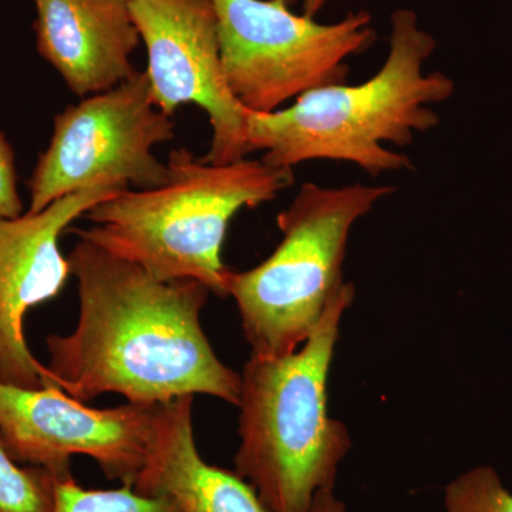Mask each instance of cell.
I'll return each mask as SVG.
<instances>
[{"label": "cell", "instance_id": "6da1fadb", "mask_svg": "<svg viewBox=\"0 0 512 512\" xmlns=\"http://www.w3.org/2000/svg\"><path fill=\"white\" fill-rule=\"evenodd\" d=\"M79 318L46 339L43 386L92 402L116 393L160 406L205 394L237 406L241 375L221 362L201 326L210 289L194 279L161 281L143 266L80 239L69 255Z\"/></svg>", "mask_w": 512, "mask_h": 512}, {"label": "cell", "instance_id": "7a4b0ae2", "mask_svg": "<svg viewBox=\"0 0 512 512\" xmlns=\"http://www.w3.org/2000/svg\"><path fill=\"white\" fill-rule=\"evenodd\" d=\"M390 22L389 55L367 82L312 90L272 113L249 111V144L254 153L265 151V164L345 161L372 177L413 170L407 154L384 143L410 146L417 133L439 126L431 106L450 99L456 86L446 74L424 73L436 40L420 28L413 10H394Z\"/></svg>", "mask_w": 512, "mask_h": 512}, {"label": "cell", "instance_id": "3957f363", "mask_svg": "<svg viewBox=\"0 0 512 512\" xmlns=\"http://www.w3.org/2000/svg\"><path fill=\"white\" fill-rule=\"evenodd\" d=\"M355 301L345 282L301 348L251 355L241 373L235 473L268 512H309L313 498L333 490L352 447L345 424L328 413V376L340 322Z\"/></svg>", "mask_w": 512, "mask_h": 512}, {"label": "cell", "instance_id": "277c9868", "mask_svg": "<svg viewBox=\"0 0 512 512\" xmlns=\"http://www.w3.org/2000/svg\"><path fill=\"white\" fill-rule=\"evenodd\" d=\"M167 170L160 187L126 190L97 204L84 215L92 227L73 234L161 281L194 279L225 298L228 268L221 252L229 222L292 187L295 171L249 158L205 163L187 148L171 151Z\"/></svg>", "mask_w": 512, "mask_h": 512}, {"label": "cell", "instance_id": "5b68a950", "mask_svg": "<svg viewBox=\"0 0 512 512\" xmlns=\"http://www.w3.org/2000/svg\"><path fill=\"white\" fill-rule=\"evenodd\" d=\"M386 185L325 188L303 184L279 212L281 244L262 264L225 275L251 355H286L301 348L343 288L350 231L380 200Z\"/></svg>", "mask_w": 512, "mask_h": 512}, {"label": "cell", "instance_id": "8992f818", "mask_svg": "<svg viewBox=\"0 0 512 512\" xmlns=\"http://www.w3.org/2000/svg\"><path fill=\"white\" fill-rule=\"evenodd\" d=\"M225 80L251 113H272L303 94L348 82L346 59L375 42L366 10L322 25L281 0H214Z\"/></svg>", "mask_w": 512, "mask_h": 512}, {"label": "cell", "instance_id": "52a82bcc", "mask_svg": "<svg viewBox=\"0 0 512 512\" xmlns=\"http://www.w3.org/2000/svg\"><path fill=\"white\" fill-rule=\"evenodd\" d=\"M174 130L173 117L154 103L146 70L66 107L56 114L49 147L26 181L29 214L96 185L160 187L167 180V164L153 148L173 140Z\"/></svg>", "mask_w": 512, "mask_h": 512}, {"label": "cell", "instance_id": "ba28073f", "mask_svg": "<svg viewBox=\"0 0 512 512\" xmlns=\"http://www.w3.org/2000/svg\"><path fill=\"white\" fill-rule=\"evenodd\" d=\"M160 406L127 402L94 409L56 386L0 382V441L25 466L67 476L74 456L90 457L109 480L133 485L146 463Z\"/></svg>", "mask_w": 512, "mask_h": 512}, {"label": "cell", "instance_id": "9c48e42d", "mask_svg": "<svg viewBox=\"0 0 512 512\" xmlns=\"http://www.w3.org/2000/svg\"><path fill=\"white\" fill-rule=\"evenodd\" d=\"M127 2L146 43V73L158 109L173 117L181 106L197 104L208 114L212 137L205 163L229 164L251 156L249 111L225 80L214 0Z\"/></svg>", "mask_w": 512, "mask_h": 512}, {"label": "cell", "instance_id": "30bf717a", "mask_svg": "<svg viewBox=\"0 0 512 512\" xmlns=\"http://www.w3.org/2000/svg\"><path fill=\"white\" fill-rule=\"evenodd\" d=\"M123 188L96 185L53 202L37 214L0 218V382L43 387L45 365L30 352L25 318L57 298L70 276L60 237L74 221Z\"/></svg>", "mask_w": 512, "mask_h": 512}, {"label": "cell", "instance_id": "8fae6325", "mask_svg": "<svg viewBox=\"0 0 512 512\" xmlns=\"http://www.w3.org/2000/svg\"><path fill=\"white\" fill-rule=\"evenodd\" d=\"M36 46L79 97L109 92L134 73L141 42L127 0H33Z\"/></svg>", "mask_w": 512, "mask_h": 512}, {"label": "cell", "instance_id": "7c38bea8", "mask_svg": "<svg viewBox=\"0 0 512 512\" xmlns=\"http://www.w3.org/2000/svg\"><path fill=\"white\" fill-rule=\"evenodd\" d=\"M192 406L194 397L185 396L158 407L146 463L131 487L167 495L180 512H268L244 478L201 457Z\"/></svg>", "mask_w": 512, "mask_h": 512}, {"label": "cell", "instance_id": "4fadbf2b", "mask_svg": "<svg viewBox=\"0 0 512 512\" xmlns=\"http://www.w3.org/2000/svg\"><path fill=\"white\" fill-rule=\"evenodd\" d=\"M52 512H180L167 495L138 493L131 485L93 490L77 484L72 474L60 478Z\"/></svg>", "mask_w": 512, "mask_h": 512}, {"label": "cell", "instance_id": "5bb4252c", "mask_svg": "<svg viewBox=\"0 0 512 512\" xmlns=\"http://www.w3.org/2000/svg\"><path fill=\"white\" fill-rule=\"evenodd\" d=\"M67 476L18 463L0 441V512H52L57 483Z\"/></svg>", "mask_w": 512, "mask_h": 512}, {"label": "cell", "instance_id": "9a60e30c", "mask_svg": "<svg viewBox=\"0 0 512 512\" xmlns=\"http://www.w3.org/2000/svg\"><path fill=\"white\" fill-rule=\"evenodd\" d=\"M444 508L446 512H512V493L494 468L477 467L447 485Z\"/></svg>", "mask_w": 512, "mask_h": 512}, {"label": "cell", "instance_id": "2e32d148", "mask_svg": "<svg viewBox=\"0 0 512 512\" xmlns=\"http://www.w3.org/2000/svg\"><path fill=\"white\" fill-rule=\"evenodd\" d=\"M23 202L18 191L15 151L0 131V218L23 215Z\"/></svg>", "mask_w": 512, "mask_h": 512}, {"label": "cell", "instance_id": "e0dca14e", "mask_svg": "<svg viewBox=\"0 0 512 512\" xmlns=\"http://www.w3.org/2000/svg\"><path fill=\"white\" fill-rule=\"evenodd\" d=\"M309 512H348L345 504L336 498L333 490L319 491L313 498L311 511Z\"/></svg>", "mask_w": 512, "mask_h": 512}, {"label": "cell", "instance_id": "ac0fdd59", "mask_svg": "<svg viewBox=\"0 0 512 512\" xmlns=\"http://www.w3.org/2000/svg\"><path fill=\"white\" fill-rule=\"evenodd\" d=\"M284 2L286 6L291 8L292 5H295L298 0H281ZM332 0H303V13L302 15L309 16V18H315L316 15H319L326 6Z\"/></svg>", "mask_w": 512, "mask_h": 512}]
</instances>
